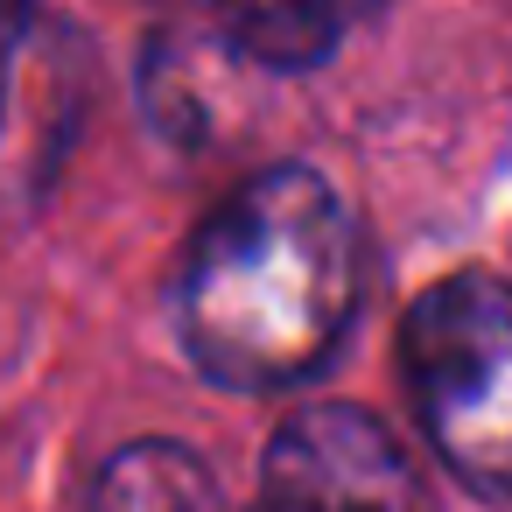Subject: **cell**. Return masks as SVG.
Returning a JSON list of instances; mask_svg holds the SVG:
<instances>
[{
    "label": "cell",
    "mask_w": 512,
    "mask_h": 512,
    "mask_svg": "<svg viewBox=\"0 0 512 512\" xmlns=\"http://www.w3.org/2000/svg\"><path fill=\"white\" fill-rule=\"evenodd\" d=\"M379 0H225V36L267 71H316Z\"/></svg>",
    "instance_id": "277c9868"
},
{
    "label": "cell",
    "mask_w": 512,
    "mask_h": 512,
    "mask_svg": "<svg viewBox=\"0 0 512 512\" xmlns=\"http://www.w3.org/2000/svg\"><path fill=\"white\" fill-rule=\"evenodd\" d=\"M253 512H428V491L372 407L309 400L274 428Z\"/></svg>",
    "instance_id": "3957f363"
},
{
    "label": "cell",
    "mask_w": 512,
    "mask_h": 512,
    "mask_svg": "<svg viewBox=\"0 0 512 512\" xmlns=\"http://www.w3.org/2000/svg\"><path fill=\"white\" fill-rule=\"evenodd\" d=\"M358 309L351 211L309 162L239 183L176 267V330L190 365L232 393H281L330 365Z\"/></svg>",
    "instance_id": "6da1fadb"
},
{
    "label": "cell",
    "mask_w": 512,
    "mask_h": 512,
    "mask_svg": "<svg viewBox=\"0 0 512 512\" xmlns=\"http://www.w3.org/2000/svg\"><path fill=\"white\" fill-rule=\"evenodd\" d=\"M92 512H225L218 477L204 470V456H190L183 442H127L120 456H106L99 484H92Z\"/></svg>",
    "instance_id": "5b68a950"
},
{
    "label": "cell",
    "mask_w": 512,
    "mask_h": 512,
    "mask_svg": "<svg viewBox=\"0 0 512 512\" xmlns=\"http://www.w3.org/2000/svg\"><path fill=\"white\" fill-rule=\"evenodd\" d=\"M400 372L435 456L470 491L512 498V288L498 274L421 288L400 323Z\"/></svg>",
    "instance_id": "7a4b0ae2"
},
{
    "label": "cell",
    "mask_w": 512,
    "mask_h": 512,
    "mask_svg": "<svg viewBox=\"0 0 512 512\" xmlns=\"http://www.w3.org/2000/svg\"><path fill=\"white\" fill-rule=\"evenodd\" d=\"M22 29H29V0H0V120H8V85H15V57H22Z\"/></svg>",
    "instance_id": "8992f818"
}]
</instances>
